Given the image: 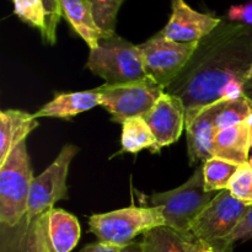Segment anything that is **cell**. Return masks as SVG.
<instances>
[{
  "label": "cell",
  "mask_w": 252,
  "mask_h": 252,
  "mask_svg": "<svg viewBox=\"0 0 252 252\" xmlns=\"http://www.w3.org/2000/svg\"><path fill=\"white\" fill-rule=\"evenodd\" d=\"M251 66L252 25L221 20L165 93L184 102L187 127L207 106L245 93Z\"/></svg>",
  "instance_id": "6da1fadb"
},
{
  "label": "cell",
  "mask_w": 252,
  "mask_h": 252,
  "mask_svg": "<svg viewBox=\"0 0 252 252\" xmlns=\"http://www.w3.org/2000/svg\"><path fill=\"white\" fill-rule=\"evenodd\" d=\"M86 68L107 85H122L148 76L139 48L117 33L101 37L98 46L90 49Z\"/></svg>",
  "instance_id": "7a4b0ae2"
},
{
  "label": "cell",
  "mask_w": 252,
  "mask_h": 252,
  "mask_svg": "<svg viewBox=\"0 0 252 252\" xmlns=\"http://www.w3.org/2000/svg\"><path fill=\"white\" fill-rule=\"evenodd\" d=\"M217 193L207 191L203 169L197 166L189 181L171 191L154 193L150 198V203L153 207L161 208L165 225L174 229L182 236H189L192 224Z\"/></svg>",
  "instance_id": "3957f363"
},
{
  "label": "cell",
  "mask_w": 252,
  "mask_h": 252,
  "mask_svg": "<svg viewBox=\"0 0 252 252\" xmlns=\"http://www.w3.org/2000/svg\"><path fill=\"white\" fill-rule=\"evenodd\" d=\"M33 177L26 142H22L0 165V224L15 226L27 216Z\"/></svg>",
  "instance_id": "277c9868"
},
{
  "label": "cell",
  "mask_w": 252,
  "mask_h": 252,
  "mask_svg": "<svg viewBox=\"0 0 252 252\" xmlns=\"http://www.w3.org/2000/svg\"><path fill=\"white\" fill-rule=\"evenodd\" d=\"M250 208L236 199L229 189L219 191L192 224L189 235L208 243L217 252H233L229 239Z\"/></svg>",
  "instance_id": "5b68a950"
},
{
  "label": "cell",
  "mask_w": 252,
  "mask_h": 252,
  "mask_svg": "<svg viewBox=\"0 0 252 252\" xmlns=\"http://www.w3.org/2000/svg\"><path fill=\"white\" fill-rule=\"evenodd\" d=\"M165 225L159 207H128L108 213L94 214L89 219V229L97 241L113 245H127L138 235Z\"/></svg>",
  "instance_id": "8992f818"
},
{
  "label": "cell",
  "mask_w": 252,
  "mask_h": 252,
  "mask_svg": "<svg viewBox=\"0 0 252 252\" xmlns=\"http://www.w3.org/2000/svg\"><path fill=\"white\" fill-rule=\"evenodd\" d=\"M100 106L111 113L113 122L122 125L128 118L144 117L157 103L165 89L149 75L122 85L98 86Z\"/></svg>",
  "instance_id": "52a82bcc"
},
{
  "label": "cell",
  "mask_w": 252,
  "mask_h": 252,
  "mask_svg": "<svg viewBox=\"0 0 252 252\" xmlns=\"http://www.w3.org/2000/svg\"><path fill=\"white\" fill-rule=\"evenodd\" d=\"M198 42L184 43L166 38L158 32L142 44H138L150 78L166 89L189 61Z\"/></svg>",
  "instance_id": "ba28073f"
},
{
  "label": "cell",
  "mask_w": 252,
  "mask_h": 252,
  "mask_svg": "<svg viewBox=\"0 0 252 252\" xmlns=\"http://www.w3.org/2000/svg\"><path fill=\"white\" fill-rule=\"evenodd\" d=\"M78 153L79 148L76 145H64L57 159L39 176L33 177L30 189L26 218H37L49 209H53L58 201L69 198L66 177L71 160Z\"/></svg>",
  "instance_id": "9c48e42d"
},
{
  "label": "cell",
  "mask_w": 252,
  "mask_h": 252,
  "mask_svg": "<svg viewBox=\"0 0 252 252\" xmlns=\"http://www.w3.org/2000/svg\"><path fill=\"white\" fill-rule=\"evenodd\" d=\"M148 126L155 137L153 153L160 152L181 137L186 128V112L184 102L179 97L164 93L152 110L144 116Z\"/></svg>",
  "instance_id": "30bf717a"
},
{
  "label": "cell",
  "mask_w": 252,
  "mask_h": 252,
  "mask_svg": "<svg viewBox=\"0 0 252 252\" xmlns=\"http://www.w3.org/2000/svg\"><path fill=\"white\" fill-rule=\"evenodd\" d=\"M171 16L159 32L166 38L184 43L199 42L221 22V19L192 9L185 0H171Z\"/></svg>",
  "instance_id": "8fae6325"
},
{
  "label": "cell",
  "mask_w": 252,
  "mask_h": 252,
  "mask_svg": "<svg viewBox=\"0 0 252 252\" xmlns=\"http://www.w3.org/2000/svg\"><path fill=\"white\" fill-rule=\"evenodd\" d=\"M229 100L231 98H221L207 106L192 121L191 125L186 127L187 153H189L191 166L213 158L214 138L218 132L216 127V118L226 101Z\"/></svg>",
  "instance_id": "7c38bea8"
},
{
  "label": "cell",
  "mask_w": 252,
  "mask_h": 252,
  "mask_svg": "<svg viewBox=\"0 0 252 252\" xmlns=\"http://www.w3.org/2000/svg\"><path fill=\"white\" fill-rule=\"evenodd\" d=\"M0 252H54L47 238L43 216L25 217L15 226L1 224Z\"/></svg>",
  "instance_id": "4fadbf2b"
},
{
  "label": "cell",
  "mask_w": 252,
  "mask_h": 252,
  "mask_svg": "<svg viewBox=\"0 0 252 252\" xmlns=\"http://www.w3.org/2000/svg\"><path fill=\"white\" fill-rule=\"evenodd\" d=\"M47 238L54 252H71L80 240V223L63 209H49L42 214Z\"/></svg>",
  "instance_id": "5bb4252c"
},
{
  "label": "cell",
  "mask_w": 252,
  "mask_h": 252,
  "mask_svg": "<svg viewBox=\"0 0 252 252\" xmlns=\"http://www.w3.org/2000/svg\"><path fill=\"white\" fill-rule=\"evenodd\" d=\"M38 127L34 115L20 110H5L0 113V165L4 164L10 153Z\"/></svg>",
  "instance_id": "9a60e30c"
},
{
  "label": "cell",
  "mask_w": 252,
  "mask_h": 252,
  "mask_svg": "<svg viewBox=\"0 0 252 252\" xmlns=\"http://www.w3.org/2000/svg\"><path fill=\"white\" fill-rule=\"evenodd\" d=\"M96 106H100V95L97 88L93 90L78 91V93L59 94L33 115L36 118L52 117L68 120L79 113L93 110Z\"/></svg>",
  "instance_id": "2e32d148"
},
{
  "label": "cell",
  "mask_w": 252,
  "mask_h": 252,
  "mask_svg": "<svg viewBox=\"0 0 252 252\" xmlns=\"http://www.w3.org/2000/svg\"><path fill=\"white\" fill-rule=\"evenodd\" d=\"M250 149V137L246 122L218 130L214 138L213 157L234 164L243 165L248 162Z\"/></svg>",
  "instance_id": "e0dca14e"
},
{
  "label": "cell",
  "mask_w": 252,
  "mask_h": 252,
  "mask_svg": "<svg viewBox=\"0 0 252 252\" xmlns=\"http://www.w3.org/2000/svg\"><path fill=\"white\" fill-rule=\"evenodd\" d=\"M62 15L65 17L74 31L85 41L90 49L98 46L102 32L96 25L93 9L88 0H59Z\"/></svg>",
  "instance_id": "ac0fdd59"
},
{
  "label": "cell",
  "mask_w": 252,
  "mask_h": 252,
  "mask_svg": "<svg viewBox=\"0 0 252 252\" xmlns=\"http://www.w3.org/2000/svg\"><path fill=\"white\" fill-rule=\"evenodd\" d=\"M122 152L135 153L143 149H152L155 137L144 117L128 118L122 123Z\"/></svg>",
  "instance_id": "d6986e66"
},
{
  "label": "cell",
  "mask_w": 252,
  "mask_h": 252,
  "mask_svg": "<svg viewBox=\"0 0 252 252\" xmlns=\"http://www.w3.org/2000/svg\"><path fill=\"white\" fill-rule=\"evenodd\" d=\"M140 241L144 252H187L184 236L166 225L145 231Z\"/></svg>",
  "instance_id": "ffe728a7"
},
{
  "label": "cell",
  "mask_w": 252,
  "mask_h": 252,
  "mask_svg": "<svg viewBox=\"0 0 252 252\" xmlns=\"http://www.w3.org/2000/svg\"><path fill=\"white\" fill-rule=\"evenodd\" d=\"M240 165L228 160L213 157L202 164L204 186L208 192H219L228 189L234 174Z\"/></svg>",
  "instance_id": "44dd1931"
},
{
  "label": "cell",
  "mask_w": 252,
  "mask_h": 252,
  "mask_svg": "<svg viewBox=\"0 0 252 252\" xmlns=\"http://www.w3.org/2000/svg\"><path fill=\"white\" fill-rule=\"evenodd\" d=\"M252 112V100L248 94H241L239 97L226 101L216 118L217 129L220 130L231 126L246 122Z\"/></svg>",
  "instance_id": "7402d4cb"
},
{
  "label": "cell",
  "mask_w": 252,
  "mask_h": 252,
  "mask_svg": "<svg viewBox=\"0 0 252 252\" xmlns=\"http://www.w3.org/2000/svg\"><path fill=\"white\" fill-rule=\"evenodd\" d=\"M93 9L94 19L103 36L116 33L117 15L125 0H88Z\"/></svg>",
  "instance_id": "603a6c76"
},
{
  "label": "cell",
  "mask_w": 252,
  "mask_h": 252,
  "mask_svg": "<svg viewBox=\"0 0 252 252\" xmlns=\"http://www.w3.org/2000/svg\"><path fill=\"white\" fill-rule=\"evenodd\" d=\"M16 16L25 24L39 30L41 34L46 31V11L43 0H12Z\"/></svg>",
  "instance_id": "cb8c5ba5"
},
{
  "label": "cell",
  "mask_w": 252,
  "mask_h": 252,
  "mask_svg": "<svg viewBox=\"0 0 252 252\" xmlns=\"http://www.w3.org/2000/svg\"><path fill=\"white\" fill-rule=\"evenodd\" d=\"M228 189L236 199L246 206L252 207V166L250 162L248 161L239 166L229 184Z\"/></svg>",
  "instance_id": "d4e9b609"
},
{
  "label": "cell",
  "mask_w": 252,
  "mask_h": 252,
  "mask_svg": "<svg viewBox=\"0 0 252 252\" xmlns=\"http://www.w3.org/2000/svg\"><path fill=\"white\" fill-rule=\"evenodd\" d=\"M44 11H46V31L42 34L44 42L49 44L56 43L57 26L59 20L63 16L59 0H43Z\"/></svg>",
  "instance_id": "484cf974"
},
{
  "label": "cell",
  "mask_w": 252,
  "mask_h": 252,
  "mask_svg": "<svg viewBox=\"0 0 252 252\" xmlns=\"http://www.w3.org/2000/svg\"><path fill=\"white\" fill-rule=\"evenodd\" d=\"M80 252H144L142 241H132L127 245H113L106 243H94L86 245Z\"/></svg>",
  "instance_id": "4316f807"
},
{
  "label": "cell",
  "mask_w": 252,
  "mask_h": 252,
  "mask_svg": "<svg viewBox=\"0 0 252 252\" xmlns=\"http://www.w3.org/2000/svg\"><path fill=\"white\" fill-rule=\"evenodd\" d=\"M250 239H252V207L249 213L246 214L245 218H244V220L240 223V225L236 228L233 235L230 236L229 245H230L231 249H234V244L236 241H245L250 240Z\"/></svg>",
  "instance_id": "83f0119b"
},
{
  "label": "cell",
  "mask_w": 252,
  "mask_h": 252,
  "mask_svg": "<svg viewBox=\"0 0 252 252\" xmlns=\"http://www.w3.org/2000/svg\"><path fill=\"white\" fill-rule=\"evenodd\" d=\"M228 19L240 24L252 25V2L231 6L228 11Z\"/></svg>",
  "instance_id": "f1b7e54d"
},
{
  "label": "cell",
  "mask_w": 252,
  "mask_h": 252,
  "mask_svg": "<svg viewBox=\"0 0 252 252\" xmlns=\"http://www.w3.org/2000/svg\"><path fill=\"white\" fill-rule=\"evenodd\" d=\"M184 238L187 252H217L208 243L201 239H196L192 235L184 236Z\"/></svg>",
  "instance_id": "f546056e"
},
{
  "label": "cell",
  "mask_w": 252,
  "mask_h": 252,
  "mask_svg": "<svg viewBox=\"0 0 252 252\" xmlns=\"http://www.w3.org/2000/svg\"><path fill=\"white\" fill-rule=\"evenodd\" d=\"M246 125H248L249 137H250V144H251V148H252V112H251V115L249 116L248 120H246Z\"/></svg>",
  "instance_id": "4dcf8cb0"
},
{
  "label": "cell",
  "mask_w": 252,
  "mask_h": 252,
  "mask_svg": "<svg viewBox=\"0 0 252 252\" xmlns=\"http://www.w3.org/2000/svg\"><path fill=\"white\" fill-rule=\"evenodd\" d=\"M252 91V79L251 80H249L248 83H246V85H245V91Z\"/></svg>",
  "instance_id": "1f68e13d"
},
{
  "label": "cell",
  "mask_w": 252,
  "mask_h": 252,
  "mask_svg": "<svg viewBox=\"0 0 252 252\" xmlns=\"http://www.w3.org/2000/svg\"><path fill=\"white\" fill-rule=\"evenodd\" d=\"M251 79H252V66H251L250 71H249V75H248V81H249V80H251Z\"/></svg>",
  "instance_id": "d6a6232c"
},
{
  "label": "cell",
  "mask_w": 252,
  "mask_h": 252,
  "mask_svg": "<svg viewBox=\"0 0 252 252\" xmlns=\"http://www.w3.org/2000/svg\"><path fill=\"white\" fill-rule=\"evenodd\" d=\"M249 162H250V165L252 166V159H251V160H249Z\"/></svg>",
  "instance_id": "836d02e7"
}]
</instances>
